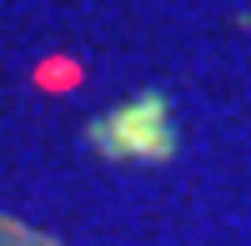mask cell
<instances>
[{"label":"cell","mask_w":251,"mask_h":246,"mask_svg":"<svg viewBox=\"0 0 251 246\" xmlns=\"http://www.w3.org/2000/svg\"><path fill=\"white\" fill-rule=\"evenodd\" d=\"M0 246H55V241H46V236H35L30 226H20V221H5V216H0Z\"/></svg>","instance_id":"6da1fadb"}]
</instances>
